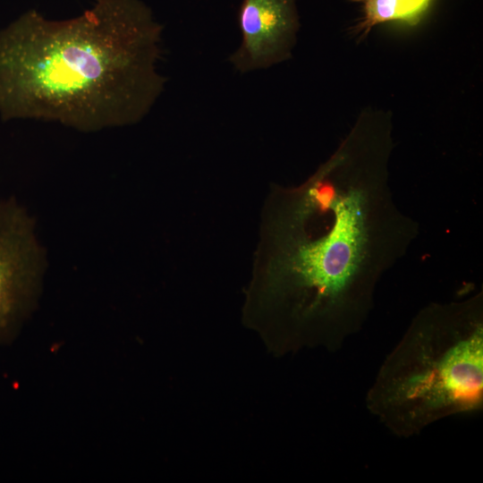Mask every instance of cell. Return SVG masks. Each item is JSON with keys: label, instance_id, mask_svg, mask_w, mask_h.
Returning a JSON list of instances; mask_svg holds the SVG:
<instances>
[{"label": "cell", "instance_id": "6da1fadb", "mask_svg": "<svg viewBox=\"0 0 483 483\" xmlns=\"http://www.w3.org/2000/svg\"><path fill=\"white\" fill-rule=\"evenodd\" d=\"M259 227L242 322L275 356L340 350L418 234L386 174L355 165L347 143L301 184L272 186Z\"/></svg>", "mask_w": 483, "mask_h": 483}, {"label": "cell", "instance_id": "7a4b0ae2", "mask_svg": "<svg viewBox=\"0 0 483 483\" xmlns=\"http://www.w3.org/2000/svg\"><path fill=\"white\" fill-rule=\"evenodd\" d=\"M162 34L140 0H95L63 21L24 13L0 31L2 120L83 131L139 123L166 83L157 70Z\"/></svg>", "mask_w": 483, "mask_h": 483}, {"label": "cell", "instance_id": "3957f363", "mask_svg": "<svg viewBox=\"0 0 483 483\" xmlns=\"http://www.w3.org/2000/svg\"><path fill=\"white\" fill-rule=\"evenodd\" d=\"M365 404L400 438L481 411L483 293L422 308L381 363Z\"/></svg>", "mask_w": 483, "mask_h": 483}, {"label": "cell", "instance_id": "277c9868", "mask_svg": "<svg viewBox=\"0 0 483 483\" xmlns=\"http://www.w3.org/2000/svg\"><path fill=\"white\" fill-rule=\"evenodd\" d=\"M242 40L228 61L240 73L265 70L291 57L299 28L295 0H242Z\"/></svg>", "mask_w": 483, "mask_h": 483}, {"label": "cell", "instance_id": "5b68a950", "mask_svg": "<svg viewBox=\"0 0 483 483\" xmlns=\"http://www.w3.org/2000/svg\"><path fill=\"white\" fill-rule=\"evenodd\" d=\"M38 263L31 220L14 201H0V340L22 310Z\"/></svg>", "mask_w": 483, "mask_h": 483}, {"label": "cell", "instance_id": "8992f818", "mask_svg": "<svg viewBox=\"0 0 483 483\" xmlns=\"http://www.w3.org/2000/svg\"><path fill=\"white\" fill-rule=\"evenodd\" d=\"M363 4L365 15L358 32L366 35L377 24L390 21L416 23L430 0H356Z\"/></svg>", "mask_w": 483, "mask_h": 483}]
</instances>
